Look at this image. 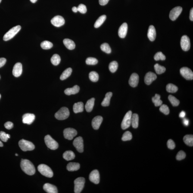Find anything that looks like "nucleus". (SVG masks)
I'll return each mask as SVG.
<instances>
[{"label": "nucleus", "instance_id": "39", "mask_svg": "<svg viewBox=\"0 0 193 193\" xmlns=\"http://www.w3.org/2000/svg\"><path fill=\"white\" fill-rule=\"evenodd\" d=\"M118 68V63L117 62L113 61L110 63L109 66V69L112 73H114L117 70Z\"/></svg>", "mask_w": 193, "mask_h": 193}, {"label": "nucleus", "instance_id": "7", "mask_svg": "<svg viewBox=\"0 0 193 193\" xmlns=\"http://www.w3.org/2000/svg\"><path fill=\"white\" fill-rule=\"evenodd\" d=\"M45 141L47 147L50 149L56 150L58 147V144L55 140L53 139L49 135L45 136Z\"/></svg>", "mask_w": 193, "mask_h": 193}, {"label": "nucleus", "instance_id": "46", "mask_svg": "<svg viewBox=\"0 0 193 193\" xmlns=\"http://www.w3.org/2000/svg\"><path fill=\"white\" fill-rule=\"evenodd\" d=\"M154 59L156 61L159 60H163L166 59L165 56L160 51L154 55Z\"/></svg>", "mask_w": 193, "mask_h": 193}, {"label": "nucleus", "instance_id": "38", "mask_svg": "<svg viewBox=\"0 0 193 193\" xmlns=\"http://www.w3.org/2000/svg\"><path fill=\"white\" fill-rule=\"evenodd\" d=\"M60 56L57 54H54L51 58V63L54 66H57L60 64Z\"/></svg>", "mask_w": 193, "mask_h": 193}, {"label": "nucleus", "instance_id": "9", "mask_svg": "<svg viewBox=\"0 0 193 193\" xmlns=\"http://www.w3.org/2000/svg\"><path fill=\"white\" fill-rule=\"evenodd\" d=\"M180 72L181 75L187 80H192L193 73L191 69L187 67H182L180 69Z\"/></svg>", "mask_w": 193, "mask_h": 193}, {"label": "nucleus", "instance_id": "63", "mask_svg": "<svg viewBox=\"0 0 193 193\" xmlns=\"http://www.w3.org/2000/svg\"><path fill=\"white\" fill-rule=\"evenodd\" d=\"M1 98V95H0V98Z\"/></svg>", "mask_w": 193, "mask_h": 193}, {"label": "nucleus", "instance_id": "2", "mask_svg": "<svg viewBox=\"0 0 193 193\" xmlns=\"http://www.w3.org/2000/svg\"><path fill=\"white\" fill-rule=\"evenodd\" d=\"M38 171L41 174L49 178L52 177L53 175V171L48 166L45 164H41L38 167Z\"/></svg>", "mask_w": 193, "mask_h": 193}, {"label": "nucleus", "instance_id": "14", "mask_svg": "<svg viewBox=\"0 0 193 193\" xmlns=\"http://www.w3.org/2000/svg\"><path fill=\"white\" fill-rule=\"evenodd\" d=\"M51 22L54 26L56 27H60L64 24L65 20L62 16H57L51 19Z\"/></svg>", "mask_w": 193, "mask_h": 193}, {"label": "nucleus", "instance_id": "48", "mask_svg": "<svg viewBox=\"0 0 193 193\" xmlns=\"http://www.w3.org/2000/svg\"><path fill=\"white\" fill-rule=\"evenodd\" d=\"M160 110L162 113H164V114L166 115L169 114V107H168L167 105H166V104H163V105L162 104L160 106Z\"/></svg>", "mask_w": 193, "mask_h": 193}, {"label": "nucleus", "instance_id": "34", "mask_svg": "<svg viewBox=\"0 0 193 193\" xmlns=\"http://www.w3.org/2000/svg\"><path fill=\"white\" fill-rule=\"evenodd\" d=\"M106 19V16L105 15L101 16L97 19V20L95 22V24H94V26L95 28H98L100 27V26L104 22Z\"/></svg>", "mask_w": 193, "mask_h": 193}, {"label": "nucleus", "instance_id": "3", "mask_svg": "<svg viewBox=\"0 0 193 193\" xmlns=\"http://www.w3.org/2000/svg\"><path fill=\"white\" fill-rule=\"evenodd\" d=\"M70 114L68 109L66 107H63L56 113L55 117L57 120H63L67 119Z\"/></svg>", "mask_w": 193, "mask_h": 193}, {"label": "nucleus", "instance_id": "16", "mask_svg": "<svg viewBox=\"0 0 193 193\" xmlns=\"http://www.w3.org/2000/svg\"><path fill=\"white\" fill-rule=\"evenodd\" d=\"M22 72V66L21 63H17L13 67L12 73L13 76L18 77L21 75Z\"/></svg>", "mask_w": 193, "mask_h": 193}, {"label": "nucleus", "instance_id": "25", "mask_svg": "<svg viewBox=\"0 0 193 193\" xmlns=\"http://www.w3.org/2000/svg\"><path fill=\"white\" fill-rule=\"evenodd\" d=\"M84 104L82 102H79L75 103L73 105V110L74 112L77 113L83 111Z\"/></svg>", "mask_w": 193, "mask_h": 193}, {"label": "nucleus", "instance_id": "53", "mask_svg": "<svg viewBox=\"0 0 193 193\" xmlns=\"http://www.w3.org/2000/svg\"><path fill=\"white\" fill-rule=\"evenodd\" d=\"M7 60L5 58H0V68L2 67L6 62Z\"/></svg>", "mask_w": 193, "mask_h": 193}, {"label": "nucleus", "instance_id": "36", "mask_svg": "<svg viewBox=\"0 0 193 193\" xmlns=\"http://www.w3.org/2000/svg\"><path fill=\"white\" fill-rule=\"evenodd\" d=\"M166 89L168 92L171 93H174L177 92L178 88L176 85H173V84L169 83L166 86Z\"/></svg>", "mask_w": 193, "mask_h": 193}, {"label": "nucleus", "instance_id": "59", "mask_svg": "<svg viewBox=\"0 0 193 193\" xmlns=\"http://www.w3.org/2000/svg\"><path fill=\"white\" fill-rule=\"evenodd\" d=\"M30 1L32 3H36V1H37V0H30Z\"/></svg>", "mask_w": 193, "mask_h": 193}, {"label": "nucleus", "instance_id": "49", "mask_svg": "<svg viewBox=\"0 0 193 193\" xmlns=\"http://www.w3.org/2000/svg\"><path fill=\"white\" fill-rule=\"evenodd\" d=\"M186 156V154L184 151H179L177 154L176 158L177 160H183Z\"/></svg>", "mask_w": 193, "mask_h": 193}, {"label": "nucleus", "instance_id": "54", "mask_svg": "<svg viewBox=\"0 0 193 193\" xmlns=\"http://www.w3.org/2000/svg\"><path fill=\"white\" fill-rule=\"evenodd\" d=\"M109 0H99V2L101 5H105L108 3Z\"/></svg>", "mask_w": 193, "mask_h": 193}, {"label": "nucleus", "instance_id": "60", "mask_svg": "<svg viewBox=\"0 0 193 193\" xmlns=\"http://www.w3.org/2000/svg\"><path fill=\"white\" fill-rule=\"evenodd\" d=\"M3 146V145L2 142H1V141H0V147H2Z\"/></svg>", "mask_w": 193, "mask_h": 193}, {"label": "nucleus", "instance_id": "17", "mask_svg": "<svg viewBox=\"0 0 193 193\" xmlns=\"http://www.w3.org/2000/svg\"><path fill=\"white\" fill-rule=\"evenodd\" d=\"M35 119L34 114L31 113H26L23 116V123L28 125H30L33 123Z\"/></svg>", "mask_w": 193, "mask_h": 193}, {"label": "nucleus", "instance_id": "8", "mask_svg": "<svg viewBox=\"0 0 193 193\" xmlns=\"http://www.w3.org/2000/svg\"><path fill=\"white\" fill-rule=\"evenodd\" d=\"M132 115V112L131 110L128 111L125 114L121 123V128L122 129H126L130 126Z\"/></svg>", "mask_w": 193, "mask_h": 193}, {"label": "nucleus", "instance_id": "28", "mask_svg": "<svg viewBox=\"0 0 193 193\" xmlns=\"http://www.w3.org/2000/svg\"><path fill=\"white\" fill-rule=\"evenodd\" d=\"M139 123V116L136 113L132 114L131 125L134 129L138 128Z\"/></svg>", "mask_w": 193, "mask_h": 193}, {"label": "nucleus", "instance_id": "42", "mask_svg": "<svg viewBox=\"0 0 193 193\" xmlns=\"http://www.w3.org/2000/svg\"><path fill=\"white\" fill-rule=\"evenodd\" d=\"M89 78L93 82H97L99 79V75L98 73L95 71L91 72L89 74Z\"/></svg>", "mask_w": 193, "mask_h": 193}, {"label": "nucleus", "instance_id": "55", "mask_svg": "<svg viewBox=\"0 0 193 193\" xmlns=\"http://www.w3.org/2000/svg\"><path fill=\"white\" fill-rule=\"evenodd\" d=\"M183 122L184 124L186 126H188L189 125V121L187 119H184Z\"/></svg>", "mask_w": 193, "mask_h": 193}, {"label": "nucleus", "instance_id": "45", "mask_svg": "<svg viewBox=\"0 0 193 193\" xmlns=\"http://www.w3.org/2000/svg\"><path fill=\"white\" fill-rule=\"evenodd\" d=\"M85 62L87 64L94 65L97 64L98 61L95 58H93V57H89L87 59Z\"/></svg>", "mask_w": 193, "mask_h": 193}, {"label": "nucleus", "instance_id": "6", "mask_svg": "<svg viewBox=\"0 0 193 193\" xmlns=\"http://www.w3.org/2000/svg\"><path fill=\"white\" fill-rule=\"evenodd\" d=\"M85 179L84 178L80 177L77 178L74 181L75 193H80L83 190L85 186Z\"/></svg>", "mask_w": 193, "mask_h": 193}, {"label": "nucleus", "instance_id": "64", "mask_svg": "<svg viewBox=\"0 0 193 193\" xmlns=\"http://www.w3.org/2000/svg\"><path fill=\"white\" fill-rule=\"evenodd\" d=\"M1 76H0V79H1Z\"/></svg>", "mask_w": 193, "mask_h": 193}, {"label": "nucleus", "instance_id": "15", "mask_svg": "<svg viewBox=\"0 0 193 193\" xmlns=\"http://www.w3.org/2000/svg\"><path fill=\"white\" fill-rule=\"evenodd\" d=\"M90 181L95 184L99 183L100 181V175L99 172L97 169L92 171L89 176Z\"/></svg>", "mask_w": 193, "mask_h": 193}, {"label": "nucleus", "instance_id": "47", "mask_svg": "<svg viewBox=\"0 0 193 193\" xmlns=\"http://www.w3.org/2000/svg\"><path fill=\"white\" fill-rule=\"evenodd\" d=\"M10 138V135L7 134L5 132L1 131L0 132V139L4 142H6L9 138Z\"/></svg>", "mask_w": 193, "mask_h": 193}, {"label": "nucleus", "instance_id": "43", "mask_svg": "<svg viewBox=\"0 0 193 193\" xmlns=\"http://www.w3.org/2000/svg\"><path fill=\"white\" fill-rule=\"evenodd\" d=\"M101 49L104 52L107 54H110L111 52V49L108 43H103L101 45Z\"/></svg>", "mask_w": 193, "mask_h": 193}, {"label": "nucleus", "instance_id": "19", "mask_svg": "<svg viewBox=\"0 0 193 193\" xmlns=\"http://www.w3.org/2000/svg\"><path fill=\"white\" fill-rule=\"evenodd\" d=\"M139 77L136 73H133L131 75L129 80V84L132 87L137 86L139 82Z\"/></svg>", "mask_w": 193, "mask_h": 193}, {"label": "nucleus", "instance_id": "29", "mask_svg": "<svg viewBox=\"0 0 193 193\" xmlns=\"http://www.w3.org/2000/svg\"><path fill=\"white\" fill-rule=\"evenodd\" d=\"M80 164L78 163H70L67 165V169L69 171H74L80 169Z\"/></svg>", "mask_w": 193, "mask_h": 193}, {"label": "nucleus", "instance_id": "27", "mask_svg": "<svg viewBox=\"0 0 193 193\" xmlns=\"http://www.w3.org/2000/svg\"><path fill=\"white\" fill-rule=\"evenodd\" d=\"M112 96L111 92L107 93L105 95V98L101 103L102 106L104 107L108 106L110 105V99Z\"/></svg>", "mask_w": 193, "mask_h": 193}, {"label": "nucleus", "instance_id": "57", "mask_svg": "<svg viewBox=\"0 0 193 193\" xmlns=\"http://www.w3.org/2000/svg\"><path fill=\"white\" fill-rule=\"evenodd\" d=\"M186 116V113L185 111H182L179 114V117L181 118H184Z\"/></svg>", "mask_w": 193, "mask_h": 193}, {"label": "nucleus", "instance_id": "56", "mask_svg": "<svg viewBox=\"0 0 193 193\" xmlns=\"http://www.w3.org/2000/svg\"><path fill=\"white\" fill-rule=\"evenodd\" d=\"M190 18L191 21H193V8L191 9L190 12Z\"/></svg>", "mask_w": 193, "mask_h": 193}, {"label": "nucleus", "instance_id": "21", "mask_svg": "<svg viewBox=\"0 0 193 193\" xmlns=\"http://www.w3.org/2000/svg\"><path fill=\"white\" fill-rule=\"evenodd\" d=\"M127 24L126 23H123L119 28L118 32L119 36L122 38H125L127 33Z\"/></svg>", "mask_w": 193, "mask_h": 193}, {"label": "nucleus", "instance_id": "1", "mask_svg": "<svg viewBox=\"0 0 193 193\" xmlns=\"http://www.w3.org/2000/svg\"><path fill=\"white\" fill-rule=\"evenodd\" d=\"M20 167L22 170L28 175H33L36 172L34 166L28 160L22 159L20 163Z\"/></svg>", "mask_w": 193, "mask_h": 193}, {"label": "nucleus", "instance_id": "32", "mask_svg": "<svg viewBox=\"0 0 193 193\" xmlns=\"http://www.w3.org/2000/svg\"><path fill=\"white\" fill-rule=\"evenodd\" d=\"M72 70L70 68H68L63 72L60 76V80H64L69 77L71 74Z\"/></svg>", "mask_w": 193, "mask_h": 193}, {"label": "nucleus", "instance_id": "22", "mask_svg": "<svg viewBox=\"0 0 193 193\" xmlns=\"http://www.w3.org/2000/svg\"><path fill=\"white\" fill-rule=\"evenodd\" d=\"M147 36L150 41H154L155 40L156 36V32L155 27L152 25H151L149 27Z\"/></svg>", "mask_w": 193, "mask_h": 193}, {"label": "nucleus", "instance_id": "52", "mask_svg": "<svg viewBox=\"0 0 193 193\" xmlns=\"http://www.w3.org/2000/svg\"><path fill=\"white\" fill-rule=\"evenodd\" d=\"M4 126L7 129H11L13 127V124L11 122H7L4 124Z\"/></svg>", "mask_w": 193, "mask_h": 193}, {"label": "nucleus", "instance_id": "35", "mask_svg": "<svg viewBox=\"0 0 193 193\" xmlns=\"http://www.w3.org/2000/svg\"><path fill=\"white\" fill-rule=\"evenodd\" d=\"M160 95L157 94H156L155 96L152 98L153 102L154 103L155 106H159L163 104V101L160 100Z\"/></svg>", "mask_w": 193, "mask_h": 193}, {"label": "nucleus", "instance_id": "58", "mask_svg": "<svg viewBox=\"0 0 193 193\" xmlns=\"http://www.w3.org/2000/svg\"><path fill=\"white\" fill-rule=\"evenodd\" d=\"M72 10L73 12H74L77 13L78 11L77 7H74L72 8Z\"/></svg>", "mask_w": 193, "mask_h": 193}, {"label": "nucleus", "instance_id": "62", "mask_svg": "<svg viewBox=\"0 0 193 193\" xmlns=\"http://www.w3.org/2000/svg\"><path fill=\"white\" fill-rule=\"evenodd\" d=\"M1 0H0V3H1Z\"/></svg>", "mask_w": 193, "mask_h": 193}, {"label": "nucleus", "instance_id": "13", "mask_svg": "<svg viewBox=\"0 0 193 193\" xmlns=\"http://www.w3.org/2000/svg\"><path fill=\"white\" fill-rule=\"evenodd\" d=\"M182 11V8L181 7H176L171 10L169 13V17L171 20H175L180 15Z\"/></svg>", "mask_w": 193, "mask_h": 193}, {"label": "nucleus", "instance_id": "50", "mask_svg": "<svg viewBox=\"0 0 193 193\" xmlns=\"http://www.w3.org/2000/svg\"><path fill=\"white\" fill-rule=\"evenodd\" d=\"M78 11L79 12L82 13V14H85L87 12V9L86 6L84 4H79V6L77 7Z\"/></svg>", "mask_w": 193, "mask_h": 193}, {"label": "nucleus", "instance_id": "41", "mask_svg": "<svg viewBox=\"0 0 193 193\" xmlns=\"http://www.w3.org/2000/svg\"><path fill=\"white\" fill-rule=\"evenodd\" d=\"M169 100L173 106H177L179 104V101L176 97L171 95H169Z\"/></svg>", "mask_w": 193, "mask_h": 193}, {"label": "nucleus", "instance_id": "26", "mask_svg": "<svg viewBox=\"0 0 193 193\" xmlns=\"http://www.w3.org/2000/svg\"><path fill=\"white\" fill-rule=\"evenodd\" d=\"M63 42L65 46L68 49L73 50L76 47L74 42L71 39L66 38L64 39Z\"/></svg>", "mask_w": 193, "mask_h": 193}, {"label": "nucleus", "instance_id": "11", "mask_svg": "<svg viewBox=\"0 0 193 193\" xmlns=\"http://www.w3.org/2000/svg\"><path fill=\"white\" fill-rule=\"evenodd\" d=\"M181 46L183 51H188L190 48V38L186 35H184L181 38Z\"/></svg>", "mask_w": 193, "mask_h": 193}, {"label": "nucleus", "instance_id": "40", "mask_svg": "<svg viewBox=\"0 0 193 193\" xmlns=\"http://www.w3.org/2000/svg\"><path fill=\"white\" fill-rule=\"evenodd\" d=\"M41 46L44 49H49L52 47L53 45L52 43L45 41L41 43Z\"/></svg>", "mask_w": 193, "mask_h": 193}, {"label": "nucleus", "instance_id": "44", "mask_svg": "<svg viewBox=\"0 0 193 193\" xmlns=\"http://www.w3.org/2000/svg\"><path fill=\"white\" fill-rule=\"evenodd\" d=\"M132 136L131 132L127 131L123 134L122 137V140L124 141H130L132 139Z\"/></svg>", "mask_w": 193, "mask_h": 193}, {"label": "nucleus", "instance_id": "31", "mask_svg": "<svg viewBox=\"0 0 193 193\" xmlns=\"http://www.w3.org/2000/svg\"><path fill=\"white\" fill-rule=\"evenodd\" d=\"M63 157L66 160H70L75 158V155L73 151H67L63 154Z\"/></svg>", "mask_w": 193, "mask_h": 193}, {"label": "nucleus", "instance_id": "51", "mask_svg": "<svg viewBox=\"0 0 193 193\" xmlns=\"http://www.w3.org/2000/svg\"><path fill=\"white\" fill-rule=\"evenodd\" d=\"M167 146L171 150H173L175 148V144L174 141L172 140H169L167 141Z\"/></svg>", "mask_w": 193, "mask_h": 193}, {"label": "nucleus", "instance_id": "10", "mask_svg": "<svg viewBox=\"0 0 193 193\" xmlns=\"http://www.w3.org/2000/svg\"><path fill=\"white\" fill-rule=\"evenodd\" d=\"M64 138L66 139L71 140L77 134V131L73 128H67L63 131Z\"/></svg>", "mask_w": 193, "mask_h": 193}, {"label": "nucleus", "instance_id": "24", "mask_svg": "<svg viewBox=\"0 0 193 193\" xmlns=\"http://www.w3.org/2000/svg\"><path fill=\"white\" fill-rule=\"evenodd\" d=\"M80 88L78 85H75L73 87L68 88L65 90L64 93L66 95H75L79 92Z\"/></svg>", "mask_w": 193, "mask_h": 193}, {"label": "nucleus", "instance_id": "30", "mask_svg": "<svg viewBox=\"0 0 193 193\" xmlns=\"http://www.w3.org/2000/svg\"><path fill=\"white\" fill-rule=\"evenodd\" d=\"M95 98H92L88 100L85 105V108L87 112H89L92 111L95 104Z\"/></svg>", "mask_w": 193, "mask_h": 193}, {"label": "nucleus", "instance_id": "61", "mask_svg": "<svg viewBox=\"0 0 193 193\" xmlns=\"http://www.w3.org/2000/svg\"><path fill=\"white\" fill-rule=\"evenodd\" d=\"M15 155H16V156H18V154H16Z\"/></svg>", "mask_w": 193, "mask_h": 193}, {"label": "nucleus", "instance_id": "18", "mask_svg": "<svg viewBox=\"0 0 193 193\" xmlns=\"http://www.w3.org/2000/svg\"><path fill=\"white\" fill-rule=\"evenodd\" d=\"M157 79L156 75L154 73L150 72L146 74L145 77V82L146 84L150 85Z\"/></svg>", "mask_w": 193, "mask_h": 193}, {"label": "nucleus", "instance_id": "12", "mask_svg": "<svg viewBox=\"0 0 193 193\" xmlns=\"http://www.w3.org/2000/svg\"><path fill=\"white\" fill-rule=\"evenodd\" d=\"M73 145L79 152H83L84 145L83 138L81 137L75 138L73 142Z\"/></svg>", "mask_w": 193, "mask_h": 193}, {"label": "nucleus", "instance_id": "33", "mask_svg": "<svg viewBox=\"0 0 193 193\" xmlns=\"http://www.w3.org/2000/svg\"><path fill=\"white\" fill-rule=\"evenodd\" d=\"M183 140L185 144L190 146H193V135H186L184 136Z\"/></svg>", "mask_w": 193, "mask_h": 193}, {"label": "nucleus", "instance_id": "37", "mask_svg": "<svg viewBox=\"0 0 193 193\" xmlns=\"http://www.w3.org/2000/svg\"><path fill=\"white\" fill-rule=\"evenodd\" d=\"M154 68L156 72L158 74H161L164 73L166 70L165 68L163 66L160 65L157 63L154 65Z\"/></svg>", "mask_w": 193, "mask_h": 193}, {"label": "nucleus", "instance_id": "5", "mask_svg": "<svg viewBox=\"0 0 193 193\" xmlns=\"http://www.w3.org/2000/svg\"><path fill=\"white\" fill-rule=\"evenodd\" d=\"M18 144L20 149L23 151H32L35 148V146L32 142L26 140H20Z\"/></svg>", "mask_w": 193, "mask_h": 193}, {"label": "nucleus", "instance_id": "4", "mask_svg": "<svg viewBox=\"0 0 193 193\" xmlns=\"http://www.w3.org/2000/svg\"><path fill=\"white\" fill-rule=\"evenodd\" d=\"M21 29V26L19 25L13 27L4 35L3 38V40L6 41L12 39L20 31Z\"/></svg>", "mask_w": 193, "mask_h": 193}, {"label": "nucleus", "instance_id": "23", "mask_svg": "<svg viewBox=\"0 0 193 193\" xmlns=\"http://www.w3.org/2000/svg\"><path fill=\"white\" fill-rule=\"evenodd\" d=\"M43 189L44 190L48 193H57L58 192L56 187L49 183H46L44 185Z\"/></svg>", "mask_w": 193, "mask_h": 193}, {"label": "nucleus", "instance_id": "20", "mask_svg": "<svg viewBox=\"0 0 193 193\" xmlns=\"http://www.w3.org/2000/svg\"><path fill=\"white\" fill-rule=\"evenodd\" d=\"M103 117L101 116H97L93 119L92 125L93 128L95 130L99 129L103 121Z\"/></svg>", "mask_w": 193, "mask_h": 193}]
</instances>
